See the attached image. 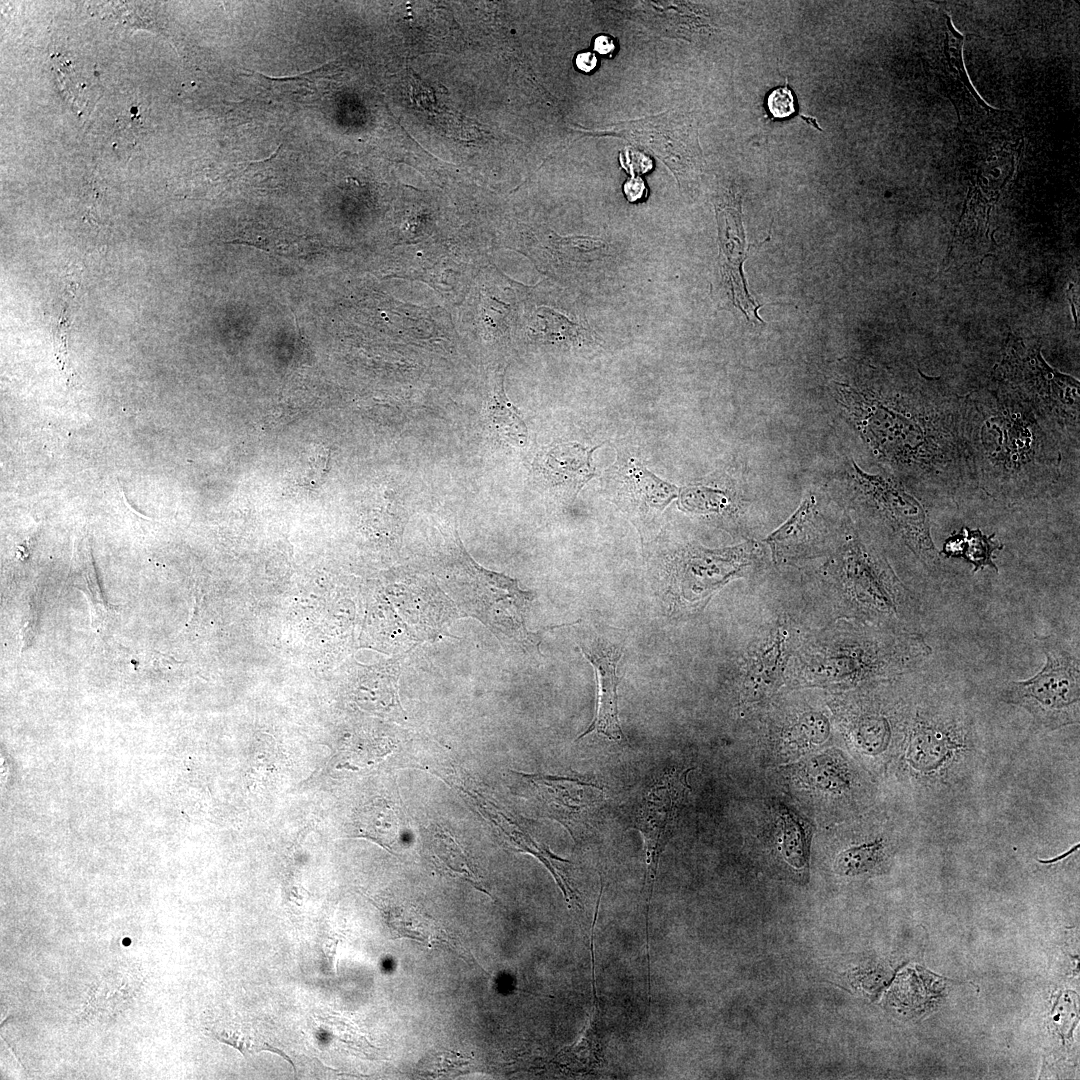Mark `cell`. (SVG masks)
Wrapping results in <instances>:
<instances>
[{
  "mask_svg": "<svg viewBox=\"0 0 1080 1080\" xmlns=\"http://www.w3.org/2000/svg\"><path fill=\"white\" fill-rule=\"evenodd\" d=\"M960 426L975 490L991 500L1027 505L1059 484L1069 444L1011 388L961 399Z\"/></svg>",
  "mask_w": 1080,
  "mask_h": 1080,
  "instance_id": "6da1fadb",
  "label": "cell"
},
{
  "mask_svg": "<svg viewBox=\"0 0 1080 1080\" xmlns=\"http://www.w3.org/2000/svg\"><path fill=\"white\" fill-rule=\"evenodd\" d=\"M903 760L922 794L964 782L980 758L982 738L971 710L954 695L922 689L906 733Z\"/></svg>",
  "mask_w": 1080,
  "mask_h": 1080,
  "instance_id": "7a4b0ae2",
  "label": "cell"
},
{
  "mask_svg": "<svg viewBox=\"0 0 1080 1080\" xmlns=\"http://www.w3.org/2000/svg\"><path fill=\"white\" fill-rule=\"evenodd\" d=\"M1046 661L1031 678L1005 682L1001 701L1025 709L1034 722L1055 730L1080 719V659L1078 649L1054 635H1035Z\"/></svg>",
  "mask_w": 1080,
  "mask_h": 1080,
  "instance_id": "3957f363",
  "label": "cell"
},
{
  "mask_svg": "<svg viewBox=\"0 0 1080 1080\" xmlns=\"http://www.w3.org/2000/svg\"><path fill=\"white\" fill-rule=\"evenodd\" d=\"M454 583L462 604L499 637L521 644L533 642L535 634L525 627V612L531 601L530 593L522 591L516 580L489 571L466 552L459 538L453 550Z\"/></svg>",
  "mask_w": 1080,
  "mask_h": 1080,
  "instance_id": "277c9868",
  "label": "cell"
},
{
  "mask_svg": "<svg viewBox=\"0 0 1080 1080\" xmlns=\"http://www.w3.org/2000/svg\"><path fill=\"white\" fill-rule=\"evenodd\" d=\"M853 482L859 499L900 539L922 569L938 572L941 555L923 504L894 478L865 473L856 465Z\"/></svg>",
  "mask_w": 1080,
  "mask_h": 1080,
  "instance_id": "5b68a950",
  "label": "cell"
},
{
  "mask_svg": "<svg viewBox=\"0 0 1080 1080\" xmlns=\"http://www.w3.org/2000/svg\"><path fill=\"white\" fill-rule=\"evenodd\" d=\"M1003 379L1069 445L1079 446V384L1050 368L1039 353L1008 354Z\"/></svg>",
  "mask_w": 1080,
  "mask_h": 1080,
  "instance_id": "8992f818",
  "label": "cell"
},
{
  "mask_svg": "<svg viewBox=\"0 0 1080 1080\" xmlns=\"http://www.w3.org/2000/svg\"><path fill=\"white\" fill-rule=\"evenodd\" d=\"M690 771L672 768L659 776L645 791L636 814L635 827L643 836L646 854V915L661 854L672 837L690 789L687 781Z\"/></svg>",
  "mask_w": 1080,
  "mask_h": 1080,
  "instance_id": "52a82bcc",
  "label": "cell"
},
{
  "mask_svg": "<svg viewBox=\"0 0 1080 1080\" xmlns=\"http://www.w3.org/2000/svg\"><path fill=\"white\" fill-rule=\"evenodd\" d=\"M531 780L550 815L572 836L591 827L606 798L604 789L585 777L533 776Z\"/></svg>",
  "mask_w": 1080,
  "mask_h": 1080,
  "instance_id": "ba28073f",
  "label": "cell"
},
{
  "mask_svg": "<svg viewBox=\"0 0 1080 1080\" xmlns=\"http://www.w3.org/2000/svg\"><path fill=\"white\" fill-rule=\"evenodd\" d=\"M716 216L722 257L721 275L730 293L731 301L748 320L763 322L758 315L761 304H757L750 296L742 272L743 262L747 258V246L741 217L740 196L730 198L725 204L716 205Z\"/></svg>",
  "mask_w": 1080,
  "mask_h": 1080,
  "instance_id": "9c48e42d",
  "label": "cell"
},
{
  "mask_svg": "<svg viewBox=\"0 0 1080 1080\" xmlns=\"http://www.w3.org/2000/svg\"><path fill=\"white\" fill-rule=\"evenodd\" d=\"M674 122L675 117L673 115H667L663 133H660L662 115L623 122L622 124L601 129L596 133L614 134L628 140L634 138H647L650 141L637 140L632 143L646 141L637 145L639 147H645V150L655 153L659 159H662L661 145L664 144L672 157V171L679 179L680 176H685L689 171L698 168L700 149L697 139L692 136L689 128L684 125H674Z\"/></svg>",
  "mask_w": 1080,
  "mask_h": 1080,
  "instance_id": "30bf717a",
  "label": "cell"
},
{
  "mask_svg": "<svg viewBox=\"0 0 1080 1080\" xmlns=\"http://www.w3.org/2000/svg\"><path fill=\"white\" fill-rule=\"evenodd\" d=\"M581 651L585 658L595 668L598 683V699L596 714L593 721L587 729L579 735L577 740L584 738L590 733L596 732L604 735L609 740L621 741L625 737L618 718V678L616 672L617 663L621 657V653L615 648L604 649L601 645H596L591 648H581Z\"/></svg>",
  "mask_w": 1080,
  "mask_h": 1080,
  "instance_id": "8fae6325",
  "label": "cell"
},
{
  "mask_svg": "<svg viewBox=\"0 0 1080 1080\" xmlns=\"http://www.w3.org/2000/svg\"><path fill=\"white\" fill-rule=\"evenodd\" d=\"M596 448H587L577 443L555 446L545 454L541 463L545 477L553 485L577 493L595 476L591 459Z\"/></svg>",
  "mask_w": 1080,
  "mask_h": 1080,
  "instance_id": "7c38bea8",
  "label": "cell"
},
{
  "mask_svg": "<svg viewBox=\"0 0 1080 1080\" xmlns=\"http://www.w3.org/2000/svg\"><path fill=\"white\" fill-rule=\"evenodd\" d=\"M595 981H593L594 1004L587 1027L576 1043L559 1053L555 1062L575 1073H588L602 1060L603 1018L598 1005Z\"/></svg>",
  "mask_w": 1080,
  "mask_h": 1080,
  "instance_id": "4fadbf2b",
  "label": "cell"
},
{
  "mask_svg": "<svg viewBox=\"0 0 1080 1080\" xmlns=\"http://www.w3.org/2000/svg\"><path fill=\"white\" fill-rule=\"evenodd\" d=\"M1003 544L995 539V534L986 535L980 529L963 526L943 543L940 555L945 558H962L973 565L974 572L991 568L996 573L998 567L993 561V554L1002 550Z\"/></svg>",
  "mask_w": 1080,
  "mask_h": 1080,
  "instance_id": "5bb4252c",
  "label": "cell"
},
{
  "mask_svg": "<svg viewBox=\"0 0 1080 1080\" xmlns=\"http://www.w3.org/2000/svg\"><path fill=\"white\" fill-rule=\"evenodd\" d=\"M393 938L406 937L426 945L445 944L453 947L452 938L433 918L415 907L382 909Z\"/></svg>",
  "mask_w": 1080,
  "mask_h": 1080,
  "instance_id": "9a60e30c",
  "label": "cell"
},
{
  "mask_svg": "<svg viewBox=\"0 0 1080 1080\" xmlns=\"http://www.w3.org/2000/svg\"><path fill=\"white\" fill-rule=\"evenodd\" d=\"M487 416L498 435L515 446H521L527 440V427L519 410L513 405L504 389V371L494 386L487 404Z\"/></svg>",
  "mask_w": 1080,
  "mask_h": 1080,
  "instance_id": "2e32d148",
  "label": "cell"
},
{
  "mask_svg": "<svg viewBox=\"0 0 1080 1080\" xmlns=\"http://www.w3.org/2000/svg\"><path fill=\"white\" fill-rule=\"evenodd\" d=\"M816 515L814 498L809 497L783 526L766 539L773 555L779 556L790 548L795 550L800 541L808 539L806 535L814 532Z\"/></svg>",
  "mask_w": 1080,
  "mask_h": 1080,
  "instance_id": "e0dca14e",
  "label": "cell"
},
{
  "mask_svg": "<svg viewBox=\"0 0 1080 1080\" xmlns=\"http://www.w3.org/2000/svg\"><path fill=\"white\" fill-rule=\"evenodd\" d=\"M884 849L885 844L881 837L852 846L837 856L834 869L845 876L866 873L882 860Z\"/></svg>",
  "mask_w": 1080,
  "mask_h": 1080,
  "instance_id": "ac0fdd59",
  "label": "cell"
},
{
  "mask_svg": "<svg viewBox=\"0 0 1080 1080\" xmlns=\"http://www.w3.org/2000/svg\"><path fill=\"white\" fill-rule=\"evenodd\" d=\"M398 820L391 807L374 803L363 812L360 831L364 837L390 850L398 835Z\"/></svg>",
  "mask_w": 1080,
  "mask_h": 1080,
  "instance_id": "d6986e66",
  "label": "cell"
},
{
  "mask_svg": "<svg viewBox=\"0 0 1080 1080\" xmlns=\"http://www.w3.org/2000/svg\"><path fill=\"white\" fill-rule=\"evenodd\" d=\"M945 18V40H944V55L946 57L949 69L956 75L957 79L967 88L976 102L982 106L985 110H991L992 108L985 103L981 96L977 93L968 74L965 69L964 60L962 56V49L964 44V36L955 29L952 24L949 15L944 14Z\"/></svg>",
  "mask_w": 1080,
  "mask_h": 1080,
  "instance_id": "ffe728a7",
  "label": "cell"
},
{
  "mask_svg": "<svg viewBox=\"0 0 1080 1080\" xmlns=\"http://www.w3.org/2000/svg\"><path fill=\"white\" fill-rule=\"evenodd\" d=\"M438 855L444 869L450 875H456L471 883L477 889L483 888L480 886L479 878L471 870L467 858L464 853L458 847V845L448 835L437 836Z\"/></svg>",
  "mask_w": 1080,
  "mask_h": 1080,
  "instance_id": "44dd1931",
  "label": "cell"
},
{
  "mask_svg": "<svg viewBox=\"0 0 1080 1080\" xmlns=\"http://www.w3.org/2000/svg\"><path fill=\"white\" fill-rule=\"evenodd\" d=\"M542 336L555 340H577L583 329L564 316L548 308H539L537 312Z\"/></svg>",
  "mask_w": 1080,
  "mask_h": 1080,
  "instance_id": "7402d4cb",
  "label": "cell"
},
{
  "mask_svg": "<svg viewBox=\"0 0 1080 1080\" xmlns=\"http://www.w3.org/2000/svg\"><path fill=\"white\" fill-rule=\"evenodd\" d=\"M766 107L772 118L787 119L796 112V100L788 85L771 90L766 97Z\"/></svg>",
  "mask_w": 1080,
  "mask_h": 1080,
  "instance_id": "603a6c76",
  "label": "cell"
},
{
  "mask_svg": "<svg viewBox=\"0 0 1080 1080\" xmlns=\"http://www.w3.org/2000/svg\"><path fill=\"white\" fill-rule=\"evenodd\" d=\"M436 1058L437 1059L432 1060V1064L429 1063L428 1065V1069H432L429 1074L446 1075L449 1073H465L463 1069L469 1063V1059H465L464 1056L454 1053H446L444 1057H441L439 1054H437Z\"/></svg>",
  "mask_w": 1080,
  "mask_h": 1080,
  "instance_id": "cb8c5ba5",
  "label": "cell"
},
{
  "mask_svg": "<svg viewBox=\"0 0 1080 1080\" xmlns=\"http://www.w3.org/2000/svg\"><path fill=\"white\" fill-rule=\"evenodd\" d=\"M621 166L632 176H638L650 171L653 167L652 160L645 154L635 149H625L620 153Z\"/></svg>",
  "mask_w": 1080,
  "mask_h": 1080,
  "instance_id": "d4e9b609",
  "label": "cell"
},
{
  "mask_svg": "<svg viewBox=\"0 0 1080 1080\" xmlns=\"http://www.w3.org/2000/svg\"><path fill=\"white\" fill-rule=\"evenodd\" d=\"M592 46L593 50L596 51L598 54L609 58L613 57L618 50L617 39L614 36L606 33L596 35L593 39Z\"/></svg>",
  "mask_w": 1080,
  "mask_h": 1080,
  "instance_id": "484cf974",
  "label": "cell"
},
{
  "mask_svg": "<svg viewBox=\"0 0 1080 1080\" xmlns=\"http://www.w3.org/2000/svg\"><path fill=\"white\" fill-rule=\"evenodd\" d=\"M623 192L629 202L639 201L647 196V188L640 176H632L623 185Z\"/></svg>",
  "mask_w": 1080,
  "mask_h": 1080,
  "instance_id": "4316f807",
  "label": "cell"
},
{
  "mask_svg": "<svg viewBox=\"0 0 1080 1080\" xmlns=\"http://www.w3.org/2000/svg\"><path fill=\"white\" fill-rule=\"evenodd\" d=\"M597 55L590 50H585L577 53L574 57V65L582 73H591L596 70L598 66Z\"/></svg>",
  "mask_w": 1080,
  "mask_h": 1080,
  "instance_id": "83f0119b",
  "label": "cell"
}]
</instances>
